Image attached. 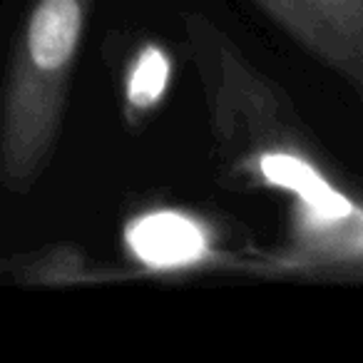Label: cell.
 <instances>
[{"label":"cell","instance_id":"obj_1","mask_svg":"<svg viewBox=\"0 0 363 363\" xmlns=\"http://www.w3.org/2000/svg\"><path fill=\"white\" fill-rule=\"evenodd\" d=\"M87 6L90 0H38L30 13L0 120V177L8 187H28L45 164Z\"/></svg>","mask_w":363,"mask_h":363},{"label":"cell","instance_id":"obj_2","mask_svg":"<svg viewBox=\"0 0 363 363\" xmlns=\"http://www.w3.org/2000/svg\"><path fill=\"white\" fill-rule=\"evenodd\" d=\"M328 65L363 87V0H259Z\"/></svg>","mask_w":363,"mask_h":363},{"label":"cell","instance_id":"obj_3","mask_svg":"<svg viewBox=\"0 0 363 363\" xmlns=\"http://www.w3.org/2000/svg\"><path fill=\"white\" fill-rule=\"evenodd\" d=\"M132 252L157 269L184 267L207 254V239L197 222L177 212L142 217L127 229Z\"/></svg>","mask_w":363,"mask_h":363},{"label":"cell","instance_id":"obj_4","mask_svg":"<svg viewBox=\"0 0 363 363\" xmlns=\"http://www.w3.org/2000/svg\"><path fill=\"white\" fill-rule=\"evenodd\" d=\"M167 77H169V60L160 48L150 45L140 52L127 82V100L135 110H150L164 95Z\"/></svg>","mask_w":363,"mask_h":363}]
</instances>
